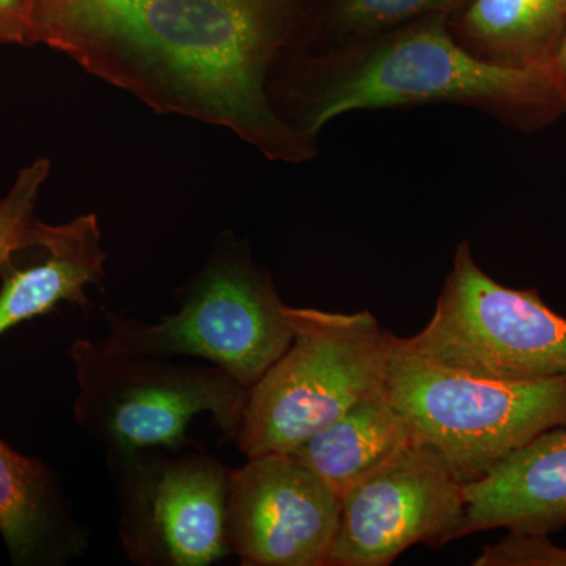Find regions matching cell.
<instances>
[{"label": "cell", "instance_id": "16", "mask_svg": "<svg viewBox=\"0 0 566 566\" xmlns=\"http://www.w3.org/2000/svg\"><path fill=\"white\" fill-rule=\"evenodd\" d=\"M464 3L465 0H316L307 41L297 52L326 50L430 14H452Z\"/></svg>", "mask_w": 566, "mask_h": 566}, {"label": "cell", "instance_id": "14", "mask_svg": "<svg viewBox=\"0 0 566 566\" xmlns=\"http://www.w3.org/2000/svg\"><path fill=\"white\" fill-rule=\"evenodd\" d=\"M415 442L405 417L381 394L354 405L286 455L311 469L342 499Z\"/></svg>", "mask_w": 566, "mask_h": 566}, {"label": "cell", "instance_id": "2", "mask_svg": "<svg viewBox=\"0 0 566 566\" xmlns=\"http://www.w3.org/2000/svg\"><path fill=\"white\" fill-rule=\"evenodd\" d=\"M450 13L420 18L326 50L296 52L271 84L279 114L305 136L353 111L461 104L499 117L565 112L551 71L479 57L450 28Z\"/></svg>", "mask_w": 566, "mask_h": 566}, {"label": "cell", "instance_id": "1", "mask_svg": "<svg viewBox=\"0 0 566 566\" xmlns=\"http://www.w3.org/2000/svg\"><path fill=\"white\" fill-rule=\"evenodd\" d=\"M316 0H39L33 44L159 114L221 126L266 158L304 163L316 139L290 125L271 84L303 50Z\"/></svg>", "mask_w": 566, "mask_h": 566}, {"label": "cell", "instance_id": "7", "mask_svg": "<svg viewBox=\"0 0 566 566\" xmlns=\"http://www.w3.org/2000/svg\"><path fill=\"white\" fill-rule=\"evenodd\" d=\"M419 356L457 374L493 381L566 375V318L536 290L506 289L458 245L453 266L419 334L403 338Z\"/></svg>", "mask_w": 566, "mask_h": 566}, {"label": "cell", "instance_id": "4", "mask_svg": "<svg viewBox=\"0 0 566 566\" xmlns=\"http://www.w3.org/2000/svg\"><path fill=\"white\" fill-rule=\"evenodd\" d=\"M293 338L249 389L234 444L245 458L290 453L354 405L386 394L394 334L370 312L285 305Z\"/></svg>", "mask_w": 566, "mask_h": 566}, {"label": "cell", "instance_id": "9", "mask_svg": "<svg viewBox=\"0 0 566 566\" xmlns=\"http://www.w3.org/2000/svg\"><path fill=\"white\" fill-rule=\"evenodd\" d=\"M464 483L431 447L415 442L342 495L326 566H387L416 545L460 538Z\"/></svg>", "mask_w": 566, "mask_h": 566}, {"label": "cell", "instance_id": "6", "mask_svg": "<svg viewBox=\"0 0 566 566\" xmlns=\"http://www.w3.org/2000/svg\"><path fill=\"white\" fill-rule=\"evenodd\" d=\"M386 397L416 442L431 447L461 483L551 428L566 427V375L493 381L457 374L394 335Z\"/></svg>", "mask_w": 566, "mask_h": 566}, {"label": "cell", "instance_id": "13", "mask_svg": "<svg viewBox=\"0 0 566 566\" xmlns=\"http://www.w3.org/2000/svg\"><path fill=\"white\" fill-rule=\"evenodd\" d=\"M36 248L43 259L18 266L14 259L0 268V338L14 327L70 304L88 312V290L104 279L106 252L95 214H82L69 222H41Z\"/></svg>", "mask_w": 566, "mask_h": 566}, {"label": "cell", "instance_id": "10", "mask_svg": "<svg viewBox=\"0 0 566 566\" xmlns=\"http://www.w3.org/2000/svg\"><path fill=\"white\" fill-rule=\"evenodd\" d=\"M340 512V497L286 453L230 472L229 538L243 566H326Z\"/></svg>", "mask_w": 566, "mask_h": 566}, {"label": "cell", "instance_id": "18", "mask_svg": "<svg viewBox=\"0 0 566 566\" xmlns=\"http://www.w3.org/2000/svg\"><path fill=\"white\" fill-rule=\"evenodd\" d=\"M475 566H566V549L553 545L546 535L510 534L486 546Z\"/></svg>", "mask_w": 566, "mask_h": 566}, {"label": "cell", "instance_id": "15", "mask_svg": "<svg viewBox=\"0 0 566 566\" xmlns=\"http://www.w3.org/2000/svg\"><path fill=\"white\" fill-rule=\"evenodd\" d=\"M450 28L479 57L549 71L566 31V0H465Z\"/></svg>", "mask_w": 566, "mask_h": 566}, {"label": "cell", "instance_id": "12", "mask_svg": "<svg viewBox=\"0 0 566 566\" xmlns=\"http://www.w3.org/2000/svg\"><path fill=\"white\" fill-rule=\"evenodd\" d=\"M0 536L17 566H65L91 546V531L77 520L61 474L2 439Z\"/></svg>", "mask_w": 566, "mask_h": 566}, {"label": "cell", "instance_id": "5", "mask_svg": "<svg viewBox=\"0 0 566 566\" xmlns=\"http://www.w3.org/2000/svg\"><path fill=\"white\" fill-rule=\"evenodd\" d=\"M77 394L73 417L104 453L191 449L189 427L210 416L223 439L240 430L249 389L211 364L114 352L102 338L69 348Z\"/></svg>", "mask_w": 566, "mask_h": 566}, {"label": "cell", "instance_id": "3", "mask_svg": "<svg viewBox=\"0 0 566 566\" xmlns=\"http://www.w3.org/2000/svg\"><path fill=\"white\" fill-rule=\"evenodd\" d=\"M175 301L178 311L155 323L106 312L103 344L134 356L205 360L245 389L292 344L273 277L232 232L216 238L207 262L175 292Z\"/></svg>", "mask_w": 566, "mask_h": 566}, {"label": "cell", "instance_id": "19", "mask_svg": "<svg viewBox=\"0 0 566 566\" xmlns=\"http://www.w3.org/2000/svg\"><path fill=\"white\" fill-rule=\"evenodd\" d=\"M39 0H0V43L33 44Z\"/></svg>", "mask_w": 566, "mask_h": 566}, {"label": "cell", "instance_id": "17", "mask_svg": "<svg viewBox=\"0 0 566 566\" xmlns=\"http://www.w3.org/2000/svg\"><path fill=\"white\" fill-rule=\"evenodd\" d=\"M50 174V159H35L22 167L9 192L0 199V268L18 252L36 248L41 221L35 218V208Z\"/></svg>", "mask_w": 566, "mask_h": 566}, {"label": "cell", "instance_id": "8", "mask_svg": "<svg viewBox=\"0 0 566 566\" xmlns=\"http://www.w3.org/2000/svg\"><path fill=\"white\" fill-rule=\"evenodd\" d=\"M118 505V542L137 566H210L233 556L232 469L199 447L106 455Z\"/></svg>", "mask_w": 566, "mask_h": 566}, {"label": "cell", "instance_id": "11", "mask_svg": "<svg viewBox=\"0 0 566 566\" xmlns=\"http://www.w3.org/2000/svg\"><path fill=\"white\" fill-rule=\"evenodd\" d=\"M460 538L509 528L549 535L566 526V427L551 428L464 483Z\"/></svg>", "mask_w": 566, "mask_h": 566}, {"label": "cell", "instance_id": "20", "mask_svg": "<svg viewBox=\"0 0 566 566\" xmlns=\"http://www.w3.org/2000/svg\"><path fill=\"white\" fill-rule=\"evenodd\" d=\"M549 71L554 85H556L558 98H560L562 106L566 111V31L562 36L560 44H558L556 55L551 62Z\"/></svg>", "mask_w": 566, "mask_h": 566}]
</instances>
